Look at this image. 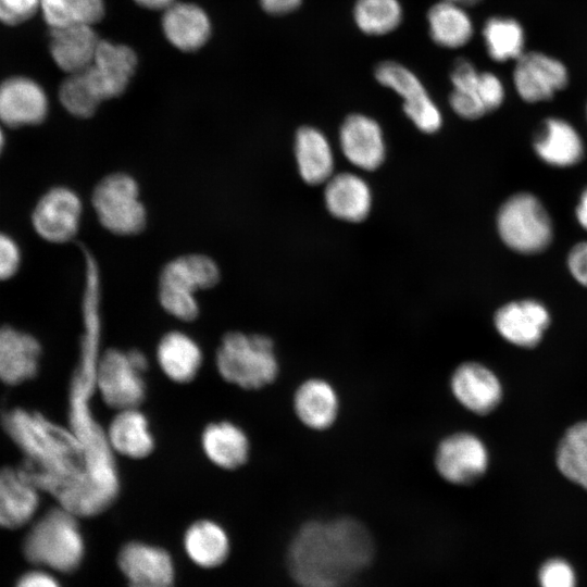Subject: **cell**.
<instances>
[{
    "label": "cell",
    "mask_w": 587,
    "mask_h": 587,
    "mask_svg": "<svg viewBox=\"0 0 587 587\" xmlns=\"http://www.w3.org/2000/svg\"><path fill=\"white\" fill-rule=\"evenodd\" d=\"M374 554L369 529L352 517L309 521L296 533L288 565L300 587H344Z\"/></svg>",
    "instance_id": "6da1fadb"
},
{
    "label": "cell",
    "mask_w": 587,
    "mask_h": 587,
    "mask_svg": "<svg viewBox=\"0 0 587 587\" xmlns=\"http://www.w3.org/2000/svg\"><path fill=\"white\" fill-rule=\"evenodd\" d=\"M215 362L227 383L248 390L273 384L279 374L274 342L261 334L227 333L217 348Z\"/></svg>",
    "instance_id": "7a4b0ae2"
},
{
    "label": "cell",
    "mask_w": 587,
    "mask_h": 587,
    "mask_svg": "<svg viewBox=\"0 0 587 587\" xmlns=\"http://www.w3.org/2000/svg\"><path fill=\"white\" fill-rule=\"evenodd\" d=\"M24 553L32 563L59 572H72L84 555V540L76 515L52 509L32 527L24 541Z\"/></svg>",
    "instance_id": "3957f363"
},
{
    "label": "cell",
    "mask_w": 587,
    "mask_h": 587,
    "mask_svg": "<svg viewBox=\"0 0 587 587\" xmlns=\"http://www.w3.org/2000/svg\"><path fill=\"white\" fill-rule=\"evenodd\" d=\"M220 279L216 263L203 254H188L170 261L160 275L159 299L163 309L182 321L199 314L195 294L213 287Z\"/></svg>",
    "instance_id": "277c9868"
},
{
    "label": "cell",
    "mask_w": 587,
    "mask_h": 587,
    "mask_svg": "<svg viewBox=\"0 0 587 587\" xmlns=\"http://www.w3.org/2000/svg\"><path fill=\"white\" fill-rule=\"evenodd\" d=\"M497 227L502 241L513 251L535 254L553 237L552 222L540 200L529 192L508 198L499 209Z\"/></svg>",
    "instance_id": "5b68a950"
},
{
    "label": "cell",
    "mask_w": 587,
    "mask_h": 587,
    "mask_svg": "<svg viewBox=\"0 0 587 587\" xmlns=\"http://www.w3.org/2000/svg\"><path fill=\"white\" fill-rule=\"evenodd\" d=\"M148 359L139 350H107L97 365L96 385L104 403L113 409L138 408L147 392L143 375Z\"/></svg>",
    "instance_id": "8992f818"
},
{
    "label": "cell",
    "mask_w": 587,
    "mask_h": 587,
    "mask_svg": "<svg viewBox=\"0 0 587 587\" xmlns=\"http://www.w3.org/2000/svg\"><path fill=\"white\" fill-rule=\"evenodd\" d=\"M92 205L99 222L116 235H135L146 224V210L136 180L124 173L105 176L95 187Z\"/></svg>",
    "instance_id": "52a82bcc"
},
{
    "label": "cell",
    "mask_w": 587,
    "mask_h": 587,
    "mask_svg": "<svg viewBox=\"0 0 587 587\" xmlns=\"http://www.w3.org/2000/svg\"><path fill=\"white\" fill-rule=\"evenodd\" d=\"M490 464L485 441L475 433L458 430L437 444L434 466L441 479L455 486H469L484 477Z\"/></svg>",
    "instance_id": "ba28073f"
},
{
    "label": "cell",
    "mask_w": 587,
    "mask_h": 587,
    "mask_svg": "<svg viewBox=\"0 0 587 587\" xmlns=\"http://www.w3.org/2000/svg\"><path fill=\"white\" fill-rule=\"evenodd\" d=\"M513 85L522 100L537 103L551 100L570 82L566 65L541 51H525L514 61Z\"/></svg>",
    "instance_id": "9c48e42d"
},
{
    "label": "cell",
    "mask_w": 587,
    "mask_h": 587,
    "mask_svg": "<svg viewBox=\"0 0 587 587\" xmlns=\"http://www.w3.org/2000/svg\"><path fill=\"white\" fill-rule=\"evenodd\" d=\"M376 80L395 90L403 99V111L423 132L440 128L442 117L420 78L407 66L396 61H383L375 67Z\"/></svg>",
    "instance_id": "30bf717a"
},
{
    "label": "cell",
    "mask_w": 587,
    "mask_h": 587,
    "mask_svg": "<svg viewBox=\"0 0 587 587\" xmlns=\"http://www.w3.org/2000/svg\"><path fill=\"white\" fill-rule=\"evenodd\" d=\"M449 387L453 398L476 415H488L503 400V385L497 373L486 364L470 360L455 366Z\"/></svg>",
    "instance_id": "8fae6325"
},
{
    "label": "cell",
    "mask_w": 587,
    "mask_h": 587,
    "mask_svg": "<svg viewBox=\"0 0 587 587\" xmlns=\"http://www.w3.org/2000/svg\"><path fill=\"white\" fill-rule=\"evenodd\" d=\"M551 324L547 307L535 299L510 301L494 314V326L499 336L521 349H534L544 339Z\"/></svg>",
    "instance_id": "7c38bea8"
},
{
    "label": "cell",
    "mask_w": 587,
    "mask_h": 587,
    "mask_svg": "<svg viewBox=\"0 0 587 587\" xmlns=\"http://www.w3.org/2000/svg\"><path fill=\"white\" fill-rule=\"evenodd\" d=\"M82 211V202L75 191L66 187H54L38 200L32 214V224L37 235L46 241L66 242L78 230Z\"/></svg>",
    "instance_id": "4fadbf2b"
},
{
    "label": "cell",
    "mask_w": 587,
    "mask_h": 587,
    "mask_svg": "<svg viewBox=\"0 0 587 587\" xmlns=\"http://www.w3.org/2000/svg\"><path fill=\"white\" fill-rule=\"evenodd\" d=\"M45 89L30 77L16 75L0 83V122L9 127L37 125L48 114Z\"/></svg>",
    "instance_id": "5bb4252c"
},
{
    "label": "cell",
    "mask_w": 587,
    "mask_h": 587,
    "mask_svg": "<svg viewBox=\"0 0 587 587\" xmlns=\"http://www.w3.org/2000/svg\"><path fill=\"white\" fill-rule=\"evenodd\" d=\"M136 62L130 48L100 40L93 60L84 73L102 101L117 97L125 90Z\"/></svg>",
    "instance_id": "9a60e30c"
},
{
    "label": "cell",
    "mask_w": 587,
    "mask_h": 587,
    "mask_svg": "<svg viewBox=\"0 0 587 587\" xmlns=\"http://www.w3.org/2000/svg\"><path fill=\"white\" fill-rule=\"evenodd\" d=\"M118 565L129 587H172L174 584L173 562L162 548L129 542L120 551Z\"/></svg>",
    "instance_id": "2e32d148"
},
{
    "label": "cell",
    "mask_w": 587,
    "mask_h": 587,
    "mask_svg": "<svg viewBox=\"0 0 587 587\" xmlns=\"http://www.w3.org/2000/svg\"><path fill=\"white\" fill-rule=\"evenodd\" d=\"M292 407L302 425L315 432H323L336 423L340 401L330 382L322 377H310L295 390Z\"/></svg>",
    "instance_id": "e0dca14e"
},
{
    "label": "cell",
    "mask_w": 587,
    "mask_h": 587,
    "mask_svg": "<svg viewBox=\"0 0 587 587\" xmlns=\"http://www.w3.org/2000/svg\"><path fill=\"white\" fill-rule=\"evenodd\" d=\"M339 140L346 158L364 170L378 167L385 158L382 128L367 115L349 114L340 126Z\"/></svg>",
    "instance_id": "ac0fdd59"
},
{
    "label": "cell",
    "mask_w": 587,
    "mask_h": 587,
    "mask_svg": "<svg viewBox=\"0 0 587 587\" xmlns=\"http://www.w3.org/2000/svg\"><path fill=\"white\" fill-rule=\"evenodd\" d=\"M537 157L557 167L577 164L584 157L582 137L571 123L560 117H548L541 122L533 140Z\"/></svg>",
    "instance_id": "d6986e66"
},
{
    "label": "cell",
    "mask_w": 587,
    "mask_h": 587,
    "mask_svg": "<svg viewBox=\"0 0 587 587\" xmlns=\"http://www.w3.org/2000/svg\"><path fill=\"white\" fill-rule=\"evenodd\" d=\"M99 41L90 25L55 27L50 28L49 50L62 71L74 74L89 67Z\"/></svg>",
    "instance_id": "ffe728a7"
},
{
    "label": "cell",
    "mask_w": 587,
    "mask_h": 587,
    "mask_svg": "<svg viewBox=\"0 0 587 587\" xmlns=\"http://www.w3.org/2000/svg\"><path fill=\"white\" fill-rule=\"evenodd\" d=\"M40 351L33 336L9 326L0 327V380L15 385L34 377Z\"/></svg>",
    "instance_id": "44dd1931"
},
{
    "label": "cell",
    "mask_w": 587,
    "mask_h": 587,
    "mask_svg": "<svg viewBox=\"0 0 587 587\" xmlns=\"http://www.w3.org/2000/svg\"><path fill=\"white\" fill-rule=\"evenodd\" d=\"M202 351L197 341L178 330L166 333L157 347V361L164 375L174 383L191 382L202 365Z\"/></svg>",
    "instance_id": "7402d4cb"
},
{
    "label": "cell",
    "mask_w": 587,
    "mask_h": 587,
    "mask_svg": "<svg viewBox=\"0 0 587 587\" xmlns=\"http://www.w3.org/2000/svg\"><path fill=\"white\" fill-rule=\"evenodd\" d=\"M112 452L130 459H142L154 448L147 416L138 408L120 410L105 434Z\"/></svg>",
    "instance_id": "603a6c76"
},
{
    "label": "cell",
    "mask_w": 587,
    "mask_h": 587,
    "mask_svg": "<svg viewBox=\"0 0 587 587\" xmlns=\"http://www.w3.org/2000/svg\"><path fill=\"white\" fill-rule=\"evenodd\" d=\"M201 446L207 458L224 470H235L243 465L250 453L246 433L227 421L209 424L202 432Z\"/></svg>",
    "instance_id": "cb8c5ba5"
},
{
    "label": "cell",
    "mask_w": 587,
    "mask_h": 587,
    "mask_svg": "<svg viewBox=\"0 0 587 587\" xmlns=\"http://www.w3.org/2000/svg\"><path fill=\"white\" fill-rule=\"evenodd\" d=\"M324 198L333 215L351 222L364 220L372 202L366 182L349 172L338 173L327 182Z\"/></svg>",
    "instance_id": "d4e9b609"
},
{
    "label": "cell",
    "mask_w": 587,
    "mask_h": 587,
    "mask_svg": "<svg viewBox=\"0 0 587 587\" xmlns=\"http://www.w3.org/2000/svg\"><path fill=\"white\" fill-rule=\"evenodd\" d=\"M162 26L171 43L184 51L196 50L203 46L211 32L208 15L191 3L174 2L166 8Z\"/></svg>",
    "instance_id": "484cf974"
},
{
    "label": "cell",
    "mask_w": 587,
    "mask_h": 587,
    "mask_svg": "<svg viewBox=\"0 0 587 587\" xmlns=\"http://www.w3.org/2000/svg\"><path fill=\"white\" fill-rule=\"evenodd\" d=\"M39 503L38 494L14 469L0 470V527L17 528L30 521Z\"/></svg>",
    "instance_id": "4316f807"
},
{
    "label": "cell",
    "mask_w": 587,
    "mask_h": 587,
    "mask_svg": "<svg viewBox=\"0 0 587 587\" xmlns=\"http://www.w3.org/2000/svg\"><path fill=\"white\" fill-rule=\"evenodd\" d=\"M426 20L429 36L439 47L458 49L473 37L472 18L460 4L440 0L428 9Z\"/></svg>",
    "instance_id": "83f0119b"
},
{
    "label": "cell",
    "mask_w": 587,
    "mask_h": 587,
    "mask_svg": "<svg viewBox=\"0 0 587 587\" xmlns=\"http://www.w3.org/2000/svg\"><path fill=\"white\" fill-rule=\"evenodd\" d=\"M295 153L301 177L309 184L329 178L334 168L330 145L324 134L312 126H302L296 133Z\"/></svg>",
    "instance_id": "f1b7e54d"
},
{
    "label": "cell",
    "mask_w": 587,
    "mask_h": 587,
    "mask_svg": "<svg viewBox=\"0 0 587 587\" xmlns=\"http://www.w3.org/2000/svg\"><path fill=\"white\" fill-rule=\"evenodd\" d=\"M554 462L564 478L587 491V420L565 429L557 445Z\"/></svg>",
    "instance_id": "f546056e"
},
{
    "label": "cell",
    "mask_w": 587,
    "mask_h": 587,
    "mask_svg": "<svg viewBox=\"0 0 587 587\" xmlns=\"http://www.w3.org/2000/svg\"><path fill=\"white\" fill-rule=\"evenodd\" d=\"M184 544L189 558L203 567L222 564L229 551L225 530L215 522L208 520L190 525L186 530Z\"/></svg>",
    "instance_id": "4dcf8cb0"
},
{
    "label": "cell",
    "mask_w": 587,
    "mask_h": 587,
    "mask_svg": "<svg viewBox=\"0 0 587 587\" xmlns=\"http://www.w3.org/2000/svg\"><path fill=\"white\" fill-rule=\"evenodd\" d=\"M482 35L487 54L495 62L515 61L525 52V29L514 17L490 16Z\"/></svg>",
    "instance_id": "1f68e13d"
},
{
    "label": "cell",
    "mask_w": 587,
    "mask_h": 587,
    "mask_svg": "<svg viewBox=\"0 0 587 587\" xmlns=\"http://www.w3.org/2000/svg\"><path fill=\"white\" fill-rule=\"evenodd\" d=\"M403 10L399 0H355L353 20L357 27L371 36L387 35L399 27Z\"/></svg>",
    "instance_id": "d6a6232c"
},
{
    "label": "cell",
    "mask_w": 587,
    "mask_h": 587,
    "mask_svg": "<svg viewBox=\"0 0 587 587\" xmlns=\"http://www.w3.org/2000/svg\"><path fill=\"white\" fill-rule=\"evenodd\" d=\"M41 15L50 28L92 25L104 12L102 0H40Z\"/></svg>",
    "instance_id": "836d02e7"
},
{
    "label": "cell",
    "mask_w": 587,
    "mask_h": 587,
    "mask_svg": "<svg viewBox=\"0 0 587 587\" xmlns=\"http://www.w3.org/2000/svg\"><path fill=\"white\" fill-rule=\"evenodd\" d=\"M59 99L63 108L77 117L91 116L101 102L84 71L67 74L60 85Z\"/></svg>",
    "instance_id": "e575fe53"
},
{
    "label": "cell",
    "mask_w": 587,
    "mask_h": 587,
    "mask_svg": "<svg viewBox=\"0 0 587 587\" xmlns=\"http://www.w3.org/2000/svg\"><path fill=\"white\" fill-rule=\"evenodd\" d=\"M539 587H577L576 570L570 561L552 557L544 561L537 571Z\"/></svg>",
    "instance_id": "d590c367"
},
{
    "label": "cell",
    "mask_w": 587,
    "mask_h": 587,
    "mask_svg": "<svg viewBox=\"0 0 587 587\" xmlns=\"http://www.w3.org/2000/svg\"><path fill=\"white\" fill-rule=\"evenodd\" d=\"M477 90L487 113L499 109L504 101L503 83L491 72H479Z\"/></svg>",
    "instance_id": "8d00e7d4"
},
{
    "label": "cell",
    "mask_w": 587,
    "mask_h": 587,
    "mask_svg": "<svg viewBox=\"0 0 587 587\" xmlns=\"http://www.w3.org/2000/svg\"><path fill=\"white\" fill-rule=\"evenodd\" d=\"M40 9V0H0V22L14 26L32 18Z\"/></svg>",
    "instance_id": "74e56055"
},
{
    "label": "cell",
    "mask_w": 587,
    "mask_h": 587,
    "mask_svg": "<svg viewBox=\"0 0 587 587\" xmlns=\"http://www.w3.org/2000/svg\"><path fill=\"white\" fill-rule=\"evenodd\" d=\"M21 265V250L15 240L0 233V280H7L15 275Z\"/></svg>",
    "instance_id": "f35d334b"
},
{
    "label": "cell",
    "mask_w": 587,
    "mask_h": 587,
    "mask_svg": "<svg viewBox=\"0 0 587 587\" xmlns=\"http://www.w3.org/2000/svg\"><path fill=\"white\" fill-rule=\"evenodd\" d=\"M567 267L574 279L587 287V241L578 242L570 250Z\"/></svg>",
    "instance_id": "ab89813d"
},
{
    "label": "cell",
    "mask_w": 587,
    "mask_h": 587,
    "mask_svg": "<svg viewBox=\"0 0 587 587\" xmlns=\"http://www.w3.org/2000/svg\"><path fill=\"white\" fill-rule=\"evenodd\" d=\"M15 587H60V585L52 575L41 571H33L23 575Z\"/></svg>",
    "instance_id": "60d3db41"
},
{
    "label": "cell",
    "mask_w": 587,
    "mask_h": 587,
    "mask_svg": "<svg viewBox=\"0 0 587 587\" xmlns=\"http://www.w3.org/2000/svg\"><path fill=\"white\" fill-rule=\"evenodd\" d=\"M262 8L271 14H286L296 10L302 0H260Z\"/></svg>",
    "instance_id": "b9f144b4"
},
{
    "label": "cell",
    "mask_w": 587,
    "mask_h": 587,
    "mask_svg": "<svg viewBox=\"0 0 587 587\" xmlns=\"http://www.w3.org/2000/svg\"><path fill=\"white\" fill-rule=\"evenodd\" d=\"M575 213L579 225L587 230V188L579 197Z\"/></svg>",
    "instance_id": "7bdbcfd3"
},
{
    "label": "cell",
    "mask_w": 587,
    "mask_h": 587,
    "mask_svg": "<svg viewBox=\"0 0 587 587\" xmlns=\"http://www.w3.org/2000/svg\"><path fill=\"white\" fill-rule=\"evenodd\" d=\"M137 3H139L142 7L149 8V9H163L165 10L171 4L175 2V0H135Z\"/></svg>",
    "instance_id": "ee69618b"
},
{
    "label": "cell",
    "mask_w": 587,
    "mask_h": 587,
    "mask_svg": "<svg viewBox=\"0 0 587 587\" xmlns=\"http://www.w3.org/2000/svg\"><path fill=\"white\" fill-rule=\"evenodd\" d=\"M444 1H449V2H452V3H457V4H460L462 7H466V5H474L478 2H480L482 0H444Z\"/></svg>",
    "instance_id": "f6af8a7d"
},
{
    "label": "cell",
    "mask_w": 587,
    "mask_h": 587,
    "mask_svg": "<svg viewBox=\"0 0 587 587\" xmlns=\"http://www.w3.org/2000/svg\"><path fill=\"white\" fill-rule=\"evenodd\" d=\"M3 148H4V135H3L2 128L0 126V154H1L2 150H3Z\"/></svg>",
    "instance_id": "bcb514c9"
},
{
    "label": "cell",
    "mask_w": 587,
    "mask_h": 587,
    "mask_svg": "<svg viewBox=\"0 0 587 587\" xmlns=\"http://www.w3.org/2000/svg\"><path fill=\"white\" fill-rule=\"evenodd\" d=\"M586 114H587V109H586Z\"/></svg>",
    "instance_id": "7dc6e473"
}]
</instances>
